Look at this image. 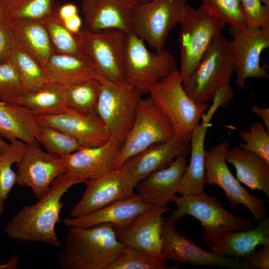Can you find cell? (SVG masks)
Wrapping results in <instances>:
<instances>
[{
	"label": "cell",
	"instance_id": "cell-49",
	"mask_svg": "<svg viewBox=\"0 0 269 269\" xmlns=\"http://www.w3.org/2000/svg\"><path fill=\"white\" fill-rule=\"evenodd\" d=\"M128 3L134 6L139 5L146 3L151 0H124Z\"/></svg>",
	"mask_w": 269,
	"mask_h": 269
},
{
	"label": "cell",
	"instance_id": "cell-42",
	"mask_svg": "<svg viewBox=\"0 0 269 269\" xmlns=\"http://www.w3.org/2000/svg\"><path fill=\"white\" fill-rule=\"evenodd\" d=\"M245 258V261L240 262V269H269V244L263 245L260 251L255 252Z\"/></svg>",
	"mask_w": 269,
	"mask_h": 269
},
{
	"label": "cell",
	"instance_id": "cell-16",
	"mask_svg": "<svg viewBox=\"0 0 269 269\" xmlns=\"http://www.w3.org/2000/svg\"><path fill=\"white\" fill-rule=\"evenodd\" d=\"M167 206H151L122 226H114L118 240L159 260L165 261L162 253L160 228L162 216Z\"/></svg>",
	"mask_w": 269,
	"mask_h": 269
},
{
	"label": "cell",
	"instance_id": "cell-50",
	"mask_svg": "<svg viewBox=\"0 0 269 269\" xmlns=\"http://www.w3.org/2000/svg\"><path fill=\"white\" fill-rule=\"evenodd\" d=\"M8 143L6 142L3 138L0 136V153L3 152L6 148Z\"/></svg>",
	"mask_w": 269,
	"mask_h": 269
},
{
	"label": "cell",
	"instance_id": "cell-43",
	"mask_svg": "<svg viewBox=\"0 0 269 269\" xmlns=\"http://www.w3.org/2000/svg\"><path fill=\"white\" fill-rule=\"evenodd\" d=\"M12 48V43L4 15L0 16V63L6 61Z\"/></svg>",
	"mask_w": 269,
	"mask_h": 269
},
{
	"label": "cell",
	"instance_id": "cell-47",
	"mask_svg": "<svg viewBox=\"0 0 269 269\" xmlns=\"http://www.w3.org/2000/svg\"><path fill=\"white\" fill-rule=\"evenodd\" d=\"M251 111L255 115L259 116L263 121L266 130L269 133V109L263 108L257 106L251 108Z\"/></svg>",
	"mask_w": 269,
	"mask_h": 269
},
{
	"label": "cell",
	"instance_id": "cell-35",
	"mask_svg": "<svg viewBox=\"0 0 269 269\" xmlns=\"http://www.w3.org/2000/svg\"><path fill=\"white\" fill-rule=\"evenodd\" d=\"M41 22L48 32L54 53L84 57L75 35L65 27L58 18L56 12Z\"/></svg>",
	"mask_w": 269,
	"mask_h": 269
},
{
	"label": "cell",
	"instance_id": "cell-20",
	"mask_svg": "<svg viewBox=\"0 0 269 269\" xmlns=\"http://www.w3.org/2000/svg\"><path fill=\"white\" fill-rule=\"evenodd\" d=\"M260 221L256 227L244 231L213 234L203 230L204 242L212 253L233 256L237 262H240L241 258L254 253L258 246L269 244V218L267 216Z\"/></svg>",
	"mask_w": 269,
	"mask_h": 269
},
{
	"label": "cell",
	"instance_id": "cell-32",
	"mask_svg": "<svg viewBox=\"0 0 269 269\" xmlns=\"http://www.w3.org/2000/svg\"><path fill=\"white\" fill-rule=\"evenodd\" d=\"M6 61L14 68L26 92L36 90L49 82L42 66L17 47L12 46Z\"/></svg>",
	"mask_w": 269,
	"mask_h": 269
},
{
	"label": "cell",
	"instance_id": "cell-38",
	"mask_svg": "<svg viewBox=\"0 0 269 269\" xmlns=\"http://www.w3.org/2000/svg\"><path fill=\"white\" fill-rule=\"evenodd\" d=\"M202 5L231 27L242 28L247 26L241 0H202Z\"/></svg>",
	"mask_w": 269,
	"mask_h": 269
},
{
	"label": "cell",
	"instance_id": "cell-39",
	"mask_svg": "<svg viewBox=\"0 0 269 269\" xmlns=\"http://www.w3.org/2000/svg\"><path fill=\"white\" fill-rule=\"evenodd\" d=\"M239 135L245 142L239 147L256 153L269 163V133L262 122L252 123L249 130L241 131Z\"/></svg>",
	"mask_w": 269,
	"mask_h": 269
},
{
	"label": "cell",
	"instance_id": "cell-6",
	"mask_svg": "<svg viewBox=\"0 0 269 269\" xmlns=\"http://www.w3.org/2000/svg\"><path fill=\"white\" fill-rule=\"evenodd\" d=\"M179 24V72L184 82L192 74L211 44L221 34L226 23L202 5L194 8L187 4Z\"/></svg>",
	"mask_w": 269,
	"mask_h": 269
},
{
	"label": "cell",
	"instance_id": "cell-23",
	"mask_svg": "<svg viewBox=\"0 0 269 269\" xmlns=\"http://www.w3.org/2000/svg\"><path fill=\"white\" fill-rule=\"evenodd\" d=\"M190 150V141L173 137L129 158L123 166L139 181L154 171L168 167L177 156H187Z\"/></svg>",
	"mask_w": 269,
	"mask_h": 269
},
{
	"label": "cell",
	"instance_id": "cell-3",
	"mask_svg": "<svg viewBox=\"0 0 269 269\" xmlns=\"http://www.w3.org/2000/svg\"><path fill=\"white\" fill-rule=\"evenodd\" d=\"M182 82L180 72L176 69L153 84L148 93L153 103L170 121L174 137L190 141L208 105L195 103L183 89Z\"/></svg>",
	"mask_w": 269,
	"mask_h": 269
},
{
	"label": "cell",
	"instance_id": "cell-24",
	"mask_svg": "<svg viewBox=\"0 0 269 269\" xmlns=\"http://www.w3.org/2000/svg\"><path fill=\"white\" fill-rule=\"evenodd\" d=\"M6 23L12 46L22 50L43 68L54 53L48 32L39 21L10 20Z\"/></svg>",
	"mask_w": 269,
	"mask_h": 269
},
{
	"label": "cell",
	"instance_id": "cell-10",
	"mask_svg": "<svg viewBox=\"0 0 269 269\" xmlns=\"http://www.w3.org/2000/svg\"><path fill=\"white\" fill-rule=\"evenodd\" d=\"M126 33L115 29L75 35L85 58L96 73L115 82L125 81L124 51Z\"/></svg>",
	"mask_w": 269,
	"mask_h": 269
},
{
	"label": "cell",
	"instance_id": "cell-25",
	"mask_svg": "<svg viewBox=\"0 0 269 269\" xmlns=\"http://www.w3.org/2000/svg\"><path fill=\"white\" fill-rule=\"evenodd\" d=\"M151 206L137 193H134L126 199L113 203L86 216L66 218L63 222L68 227H88L106 223L122 226Z\"/></svg>",
	"mask_w": 269,
	"mask_h": 269
},
{
	"label": "cell",
	"instance_id": "cell-29",
	"mask_svg": "<svg viewBox=\"0 0 269 269\" xmlns=\"http://www.w3.org/2000/svg\"><path fill=\"white\" fill-rule=\"evenodd\" d=\"M43 69L49 81L64 86L99 76L84 57L74 55L54 53Z\"/></svg>",
	"mask_w": 269,
	"mask_h": 269
},
{
	"label": "cell",
	"instance_id": "cell-36",
	"mask_svg": "<svg viewBox=\"0 0 269 269\" xmlns=\"http://www.w3.org/2000/svg\"><path fill=\"white\" fill-rule=\"evenodd\" d=\"M176 269L178 266H167L159 260L136 249L125 246L106 269Z\"/></svg>",
	"mask_w": 269,
	"mask_h": 269
},
{
	"label": "cell",
	"instance_id": "cell-31",
	"mask_svg": "<svg viewBox=\"0 0 269 269\" xmlns=\"http://www.w3.org/2000/svg\"><path fill=\"white\" fill-rule=\"evenodd\" d=\"M57 0H0V8L10 20L41 22L54 14Z\"/></svg>",
	"mask_w": 269,
	"mask_h": 269
},
{
	"label": "cell",
	"instance_id": "cell-30",
	"mask_svg": "<svg viewBox=\"0 0 269 269\" xmlns=\"http://www.w3.org/2000/svg\"><path fill=\"white\" fill-rule=\"evenodd\" d=\"M65 86L49 81L39 88L26 92L15 101L35 116L58 114L65 110Z\"/></svg>",
	"mask_w": 269,
	"mask_h": 269
},
{
	"label": "cell",
	"instance_id": "cell-15",
	"mask_svg": "<svg viewBox=\"0 0 269 269\" xmlns=\"http://www.w3.org/2000/svg\"><path fill=\"white\" fill-rule=\"evenodd\" d=\"M175 222L168 217L163 218L160 228L162 253L164 258L176 265L221 267L240 269V262L234 258L217 255L197 246L175 227Z\"/></svg>",
	"mask_w": 269,
	"mask_h": 269
},
{
	"label": "cell",
	"instance_id": "cell-13",
	"mask_svg": "<svg viewBox=\"0 0 269 269\" xmlns=\"http://www.w3.org/2000/svg\"><path fill=\"white\" fill-rule=\"evenodd\" d=\"M229 32L237 86L245 89L248 78H269L267 68L261 65L260 58L269 47V27H230Z\"/></svg>",
	"mask_w": 269,
	"mask_h": 269
},
{
	"label": "cell",
	"instance_id": "cell-7",
	"mask_svg": "<svg viewBox=\"0 0 269 269\" xmlns=\"http://www.w3.org/2000/svg\"><path fill=\"white\" fill-rule=\"evenodd\" d=\"M177 62L167 50L153 52L133 32L126 35L124 51L125 81L142 93L161 79L176 70Z\"/></svg>",
	"mask_w": 269,
	"mask_h": 269
},
{
	"label": "cell",
	"instance_id": "cell-2",
	"mask_svg": "<svg viewBox=\"0 0 269 269\" xmlns=\"http://www.w3.org/2000/svg\"><path fill=\"white\" fill-rule=\"evenodd\" d=\"M113 224L68 227L65 243L57 257L64 269H106L125 247Z\"/></svg>",
	"mask_w": 269,
	"mask_h": 269
},
{
	"label": "cell",
	"instance_id": "cell-27",
	"mask_svg": "<svg viewBox=\"0 0 269 269\" xmlns=\"http://www.w3.org/2000/svg\"><path fill=\"white\" fill-rule=\"evenodd\" d=\"M40 126L36 116L20 105L0 100V136L9 142L38 141Z\"/></svg>",
	"mask_w": 269,
	"mask_h": 269
},
{
	"label": "cell",
	"instance_id": "cell-12",
	"mask_svg": "<svg viewBox=\"0 0 269 269\" xmlns=\"http://www.w3.org/2000/svg\"><path fill=\"white\" fill-rule=\"evenodd\" d=\"M229 147L228 142L222 141L205 150V184L218 185L233 209L242 204L260 221L267 217L264 201L248 192L231 172L226 161Z\"/></svg>",
	"mask_w": 269,
	"mask_h": 269
},
{
	"label": "cell",
	"instance_id": "cell-40",
	"mask_svg": "<svg viewBox=\"0 0 269 269\" xmlns=\"http://www.w3.org/2000/svg\"><path fill=\"white\" fill-rule=\"evenodd\" d=\"M26 92L11 64L7 61L0 63V100L15 103Z\"/></svg>",
	"mask_w": 269,
	"mask_h": 269
},
{
	"label": "cell",
	"instance_id": "cell-21",
	"mask_svg": "<svg viewBox=\"0 0 269 269\" xmlns=\"http://www.w3.org/2000/svg\"><path fill=\"white\" fill-rule=\"evenodd\" d=\"M83 29L98 31L115 29L132 31L134 5L124 0H83Z\"/></svg>",
	"mask_w": 269,
	"mask_h": 269
},
{
	"label": "cell",
	"instance_id": "cell-52",
	"mask_svg": "<svg viewBox=\"0 0 269 269\" xmlns=\"http://www.w3.org/2000/svg\"><path fill=\"white\" fill-rule=\"evenodd\" d=\"M4 15L1 9L0 8V16Z\"/></svg>",
	"mask_w": 269,
	"mask_h": 269
},
{
	"label": "cell",
	"instance_id": "cell-44",
	"mask_svg": "<svg viewBox=\"0 0 269 269\" xmlns=\"http://www.w3.org/2000/svg\"><path fill=\"white\" fill-rule=\"evenodd\" d=\"M234 95L233 90L230 85L218 91L213 98V104L207 113L213 116L219 107H224L229 103Z\"/></svg>",
	"mask_w": 269,
	"mask_h": 269
},
{
	"label": "cell",
	"instance_id": "cell-17",
	"mask_svg": "<svg viewBox=\"0 0 269 269\" xmlns=\"http://www.w3.org/2000/svg\"><path fill=\"white\" fill-rule=\"evenodd\" d=\"M35 141L27 143V149L16 163V184L28 187L35 197L40 199L48 191L53 181L63 173L61 159L42 150Z\"/></svg>",
	"mask_w": 269,
	"mask_h": 269
},
{
	"label": "cell",
	"instance_id": "cell-9",
	"mask_svg": "<svg viewBox=\"0 0 269 269\" xmlns=\"http://www.w3.org/2000/svg\"><path fill=\"white\" fill-rule=\"evenodd\" d=\"M187 4L186 0H151L134 6L131 31L159 52L170 32L181 21Z\"/></svg>",
	"mask_w": 269,
	"mask_h": 269
},
{
	"label": "cell",
	"instance_id": "cell-28",
	"mask_svg": "<svg viewBox=\"0 0 269 269\" xmlns=\"http://www.w3.org/2000/svg\"><path fill=\"white\" fill-rule=\"evenodd\" d=\"M201 119V122L194 130L191 136L190 162L187 166L177 191V193L181 195L204 191V141L207 129L211 126V119L204 114Z\"/></svg>",
	"mask_w": 269,
	"mask_h": 269
},
{
	"label": "cell",
	"instance_id": "cell-48",
	"mask_svg": "<svg viewBox=\"0 0 269 269\" xmlns=\"http://www.w3.org/2000/svg\"><path fill=\"white\" fill-rule=\"evenodd\" d=\"M19 259L17 256L13 255L9 261L5 264L0 265V269H13L16 268L18 264Z\"/></svg>",
	"mask_w": 269,
	"mask_h": 269
},
{
	"label": "cell",
	"instance_id": "cell-26",
	"mask_svg": "<svg viewBox=\"0 0 269 269\" xmlns=\"http://www.w3.org/2000/svg\"><path fill=\"white\" fill-rule=\"evenodd\" d=\"M227 162L236 169L237 179L252 190L264 192L269 198V163L253 152L239 146L229 149Z\"/></svg>",
	"mask_w": 269,
	"mask_h": 269
},
{
	"label": "cell",
	"instance_id": "cell-37",
	"mask_svg": "<svg viewBox=\"0 0 269 269\" xmlns=\"http://www.w3.org/2000/svg\"><path fill=\"white\" fill-rule=\"evenodd\" d=\"M38 142L50 155L63 159L77 150L81 145L73 137L57 129L40 126Z\"/></svg>",
	"mask_w": 269,
	"mask_h": 269
},
{
	"label": "cell",
	"instance_id": "cell-41",
	"mask_svg": "<svg viewBox=\"0 0 269 269\" xmlns=\"http://www.w3.org/2000/svg\"><path fill=\"white\" fill-rule=\"evenodd\" d=\"M247 25L269 27V6L260 0H241Z\"/></svg>",
	"mask_w": 269,
	"mask_h": 269
},
{
	"label": "cell",
	"instance_id": "cell-1",
	"mask_svg": "<svg viewBox=\"0 0 269 269\" xmlns=\"http://www.w3.org/2000/svg\"><path fill=\"white\" fill-rule=\"evenodd\" d=\"M75 179L62 174L52 183L48 191L33 205L20 209L7 223L4 231L10 239L35 242L59 248L61 242L55 230L60 222L63 196L74 185Z\"/></svg>",
	"mask_w": 269,
	"mask_h": 269
},
{
	"label": "cell",
	"instance_id": "cell-51",
	"mask_svg": "<svg viewBox=\"0 0 269 269\" xmlns=\"http://www.w3.org/2000/svg\"><path fill=\"white\" fill-rule=\"evenodd\" d=\"M260 1L264 4L269 6V0H260Z\"/></svg>",
	"mask_w": 269,
	"mask_h": 269
},
{
	"label": "cell",
	"instance_id": "cell-14",
	"mask_svg": "<svg viewBox=\"0 0 269 269\" xmlns=\"http://www.w3.org/2000/svg\"><path fill=\"white\" fill-rule=\"evenodd\" d=\"M138 182L124 166L86 180L85 189L80 200L72 209L70 217L86 216L131 196Z\"/></svg>",
	"mask_w": 269,
	"mask_h": 269
},
{
	"label": "cell",
	"instance_id": "cell-22",
	"mask_svg": "<svg viewBox=\"0 0 269 269\" xmlns=\"http://www.w3.org/2000/svg\"><path fill=\"white\" fill-rule=\"evenodd\" d=\"M186 156H177L168 167L157 170L139 180L137 194L152 206H167L177 193L187 168Z\"/></svg>",
	"mask_w": 269,
	"mask_h": 269
},
{
	"label": "cell",
	"instance_id": "cell-5",
	"mask_svg": "<svg viewBox=\"0 0 269 269\" xmlns=\"http://www.w3.org/2000/svg\"><path fill=\"white\" fill-rule=\"evenodd\" d=\"M101 83L95 112L110 136L121 145L134 123L142 92L126 81L115 82L99 75Z\"/></svg>",
	"mask_w": 269,
	"mask_h": 269
},
{
	"label": "cell",
	"instance_id": "cell-46",
	"mask_svg": "<svg viewBox=\"0 0 269 269\" xmlns=\"http://www.w3.org/2000/svg\"><path fill=\"white\" fill-rule=\"evenodd\" d=\"M65 27L74 35L82 29V21L78 14L62 22Z\"/></svg>",
	"mask_w": 269,
	"mask_h": 269
},
{
	"label": "cell",
	"instance_id": "cell-19",
	"mask_svg": "<svg viewBox=\"0 0 269 269\" xmlns=\"http://www.w3.org/2000/svg\"><path fill=\"white\" fill-rule=\"evenodd\" d=\"M120 145L111 137L98 146H81L62 159L63 173L79 183L107 173L115 169V161Z\"/></svg>",
	"mask_w": 269,
	"mask_h": 269
},
{
	"label": "cell",
	"instance_id": "cell-33",
	"mask_svg": "<svg viewBox=\"0 0 269 269\" xmlns=\"http://www.w3.org/2000/svg\"><path fill=\"white\" fill-rule=\"evenodd\" d=\"M101 83L97 79L65 86V105L67 110L83 113L95 111Z\"/></svg>",
	"mask_w": 269,
	"mask_h": 269
},
{
	"label": "cell",
	"instance_id": "cell-18",
	"mask_svg": "<svg viewBox=\"0 0 269 269\" xmlns=\"http://www.w3.org/2000/svg\"><path fill=\"white\" fill-rule=\"evenodd\" d=\"M36 117L39 126L59 130L75 139L81 146H100L111 138L95 111L83 113L66 109L58 114Z\"/></svg>",
	"mask_w": 269,
	"mask_h": 269
},
{
	"label": "cell",
	"instance_id": "cell-8",
	"mask_svg": "<svg viewBox=\"0 0 269 269\" xmlns=\"http://www.w3.org/2000/svg\"><path fill=\"white\" fill-rule=\"evenodd\" d=\"M170 202L176 205L177 209L172 210L168 217L170 219L176 222L184 215L192 216L201 223L204 231L211 233L244 231L255 227V220L252 218L233 214L225 208L218 199L204 191L175 195Z\"/></svg>",
	"mask_w": 269,
	"mask_h": 269
},
{
	"label": "cell",
	"instance_id": "cell-45",
	"mask_svg": "<svg viewBox=\"0 0 269 269\" xmlns=\"http://www.w3.org/2000/svg\"><path fill=\"white\" fill-rule=\"evenodd\" d=\"M77 14H78L77 6L72 3H68L58 6L56 10V15L62 22Z\"/></svg>",
	"mask_w": 269,
	"mask_h": 269
},
{
	"label": "cell",
	"instance_id": "cell-34",
	"mask_svg": "<svg viewBox=\"0 0 269 269\" xmlns=\"http://www.w3.org/2000/svg\"><path fill=\"white\" fill-rule=\"evenodd\" d=\"M26 149V143L15 139L9 142L5 150L0 153V215L3 212L9 193L16 183V172L12 165L21 160Z\"/></svg>",
	"mask_w": 269,
	"mask_h": 269
},
{
	"label": "cell",
	"instance_id": "cell-11",
	"mask_svg": "<svg viewBox=\"0 0 269 269\" xmlns=\"http://www.w3.org/2000/svg\"><path fill=\"white\" fill-rule=\"evenodd\" d=\"M174 136L170 121L151 98L141 99L133 125L119 148L115 169L121 167L128 159L151 145L167 141Z\"/></svg>",
	"mask_w": 269,
	"mask_h": 269
},
{
	"label": "cell",
	"instance_id": "cell-4",
	"mask_svg": "<svg viewBox=\"0 0 269 269\" xmlns=\"http://www.w3.org/2000/svg\"><path fill=\"white\" fill-rule=\"evenodd\" d=\"M235 72L231 40L221 34L211 44L182 87L196 103L206 104L220 90L230 85Z\"/></svg>",
	"mask_w": 269,
	"mask_h": 269
}]
</instances>
